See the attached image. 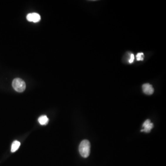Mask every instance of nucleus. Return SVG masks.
<instances>
[{
  "label": "nucleus",
  "instance_id": "nucleus-5",
  "mask_svg": "<svg viewBox=\"0 0 166 166\" xmlns=\"http://www.w3.org/2000/svg\"><path fill=\"white\" fill-rule=\"evenodd\" d=\"M142 127L144 128V129L142 130L141 132L145 131L146 133H150V130L153 127V124L150 122V120H147L145 121L142 125Z\"/></svg>",
  "mask_w": 166,
  "mask_h": 166
},
{
  "label": "nucleus",
  "instance_id": "nucleus-6",
  "mask_svg": "<svg viewBox=\"0 0 166 166\" xmlns=\"http://www.w3.org/2000/svg\"><path fill=\"white\" fill-rule=\"evenodd\" d=\"M48 118L46 115H42L38 119V121L41 125H46L48 122Z\"/></svg>",
  "mask_w": 166,
  "mask_h": 166
},
{
  "label": "nucleus",
  "instance_id": "nucleus-8",
  "mask_svg": "<svg viewBox=\"0 0 166 166\" xmlns=\"http://www.w3.org/2000/svg\"><path fill=\"white\" fill-rule=\"evenodd\" d=\"M136 59L138 61H142L144 60V54L143 53H138L136 55Z\"/></svg>",
  "mask_w": 166,
  "mask_h": 166
},
{
  "label": "nucleus",
  "instance_id": "nucleus-4",
  "mask_svg": "<svg viewBox=\"0 0 166 166\" xmlns=\"http://www.w3.org/2000/svg\"><path fill=\"white\" fill-rule=\"evenodd\" d=\"M142 91L144 93L148 95H151L153 94L154 89L152 85L150 84H145L142 86Z\"/></svg>",
  "mask_w": 166,
  "mask_h": 166
},
{
  "label": "nucleus",
  "instance_id": "nucleus-9",
  "mask_svg": "<svg viewBox=\"0 0 166 166\" xmlns=\"http://www.w3.org/2000/svg\"><path fill=\"white\" fill-rule=\"evenodd\" d=\"M134 55L133 54H131L130 55V58H129V60L128 62L129 63H132L133 61H134Z\"/></svg>",
  "mask_w": 166,
  "mask_h": 166
},
{
  "label": "nucleus",
  "instance_id": "nucleus-1",
  "mask_svg": "<svg viewBox=\"0 0 166 166\" xmlns=\"http://www.w3.org/2000/svg\"><path fill=\"white\" fill-rule=\"evenodd\" d=\"M90 145L89 141L84 140L81 142L79 146V152L82 157L87 158L90 154Z\"/></svg>",
  "mask_w": 166,
  "mask_h": 166
},
{
  "label": "nucleus",
  "instance_id": "nucleus-7",
  "mask_svg": "<svg viewBox=\"0 0 166 166\" xmlns=\"http://www.w3.org/2000/svg\"><path fill=\"white\" fill-rule=\"evenodd\" d=\"M21 145V142L18 141H14L13 142L11 146V152H14L18 150V149L19 148V146Z\"/></svg>",
  "mask_w": 166,
  "mask_h": 166
},
{
  "label": "nucleus",
  "instance_id": "nucleus-2",
  "mask_svg": "<svg viewBox=\"0 0 166 166\" xmlns=\"http://www.w3.org/2000/svg\"><path fill=\"white\" fill-rule=\"evenodd\" d=\"M12 86L14 89L18 92H23L26 88L25 81L20 78H16L14 79L12 82Z\"/></svg>",
  "mask_w": 166,
  "mask_h": 166
},
{
  "label": "nucleus",
  "instance_id": "nucleus-3",
  "mask_svg": "<svg viewBox=\"0 0 166 166\" xmlns=\"http://www.w3.org/2000/svg\"><path fill=\"white\" fill-rule=\"evenodd\" d=\"M27 21L30 22L36 23L39 21L41 19V17L37 13H34L29 14L26 16Z\"/></svg>",
  "mask_w": 166,
  "mask_h": 166
}]
</instances>
